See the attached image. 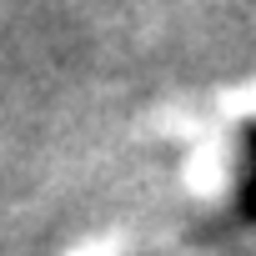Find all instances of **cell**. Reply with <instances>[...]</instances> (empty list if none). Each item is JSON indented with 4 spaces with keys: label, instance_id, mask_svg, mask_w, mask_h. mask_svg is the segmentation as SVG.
Segmentation results:
<instances>
[{
    "label": "cell",
    "instance_id": "cell-1",
    "mask_svg": "<svg viewBox=\"0 0 256 256\" xmlns=\"http://www.w3.org/2000/svg\"><path fill=\"white\" fill-rule=\"evenodd\" d=\"M241 206L256 221V126H246V191H241Z\"/></svg>",
    "mask_w": 256,
    "mask_h": 256
}]
</instances>
